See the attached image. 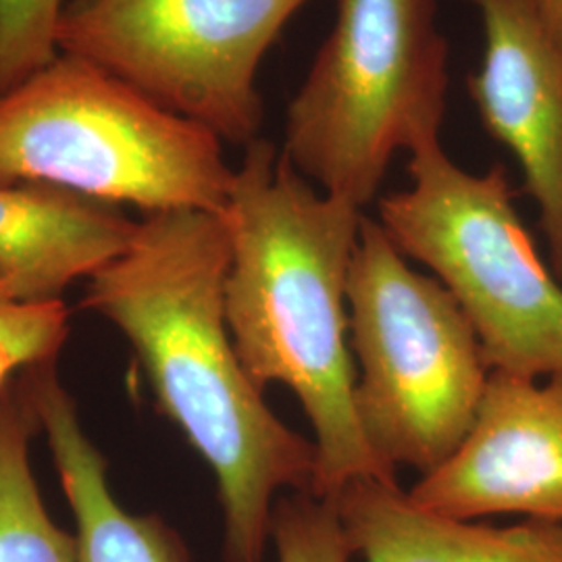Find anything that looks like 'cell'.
Returning <instances> with one entry per match:
<instances>
[{
	"label": "cell",
	"instance_id": "obj_5",
	"mask_svg": "<svg viewBox=\"0 0 562 562\" xmlns=\"http://www.w3.org/2000/svg\"><path fill=\"white\" fill-rule=\"evenodd\" d=\"M348 338L369 448L394 471L431 473L467 438L490 367L452 294L367 215L348 276Z\"/></svg>",
	"mask_w": 562,
	"mask_h": 562
},
{
	"label": "cell",
	"instance_id": "obj_8",
	"mask_svg": "<svg viewBox=\"0 0 562 562\" xmlns=\"http://www.w3.org/2000/svg\"><path fill=\"white\" fill-rule=\"evenodd\" d=\"M408 496L462 521L521 515L562 522V375L540 382L490 371L467 438Z\"/></svg>",
	"mask_w": 562,
	"mask_h": 562
},
{
	"label": "cell",
	"instance_id": "obj_1",
	"mask_svg": "<svg viewBox=\"0 0 562 562\" xmlns=\"http://www.w3.org/2000/svg\"><path fill=\"white\" fill-rule=\"evenodd\" d=\"M229 234L206 211L150 213L88 278L81 306L120 327L157 406L209 464L223 562H262L281 490L311 494L315 443L269 408L225 319Z\"/></svg>",
	"mask_w": 562,
	"mask_h": 562
},
{
	"label": "cell",
	"instance_id": "obj_6",
	"mask_svg": "<svg viewBox=\"0 0 562 562\" xmlns=\"http://www.w3.org/2000/svg\"><path fill=\"white\" fill-rule=\"evenodd\" d=\"M411 186L378 202V222L461 306L490 371L562 375V281L515 209L508 171L469 173L442 142L411 153Z\"/></svg>",
	"mask_w": 562,
	"mask_h": 562
},
{
	"label": "cell",
	"instance_id": "obj_4",
	"mask_svg": "<svg viewBox=\"0 0 562 562\" xmlns=\"http://www.w3.org/2000/svg\"><path fill=\"white\" fill-rule=\"evenodd\" d=\"M448 55L438 0H336L285 109L281 155L325 194L364 209L401 150L440 140Z\"/></svg>",
	"mask_w": 562,
	"mask_h": 562
},
{
	"label": "cell",
	"instance_id": "obj_16",
	"mask_svg": "<svg viewBox=\"0 0 562 562\" xmlns=\"http://www.w3.org/2000/svg\"><path fill=\"white\" fill-rule=\"evenodd\" d=\"M67 0H0V94L57 59Z\"/></svg>",
	"mask_w": 562,
	"mask_h": 562
},
{
	"label": "cell",
	"instance_id": "obj_3",
	"mask_svg": "<svg viewBox=\"0 0 562 562\" xmlns=\"http://www.w3.org/2000/svg\"><path fill=\"white\" fill-rule=\"evenodd\" d=\"M234 171L213 132L74 55L0 94V186H50L144 215H223Z\"/></svg>",
	"mask_w": 562,
	"mask_h": 562
},
{
	"label": "cell",
	"instance_id": "obj_10",
	"mask_svg": "<svg viewBox=\"0 0 562 562\" xmlns=\"http://www.w3.org/2000/svg\"><path fill=\"white\" fill-rule=\"evenodd\" d=\"M331 503L362 562H562V522L450 519L380 480L348 483Z\"/></svg>",
	"mask_w": 562,
	"mask_h": 562
},
{
	"label": "cell",
	"instance_id": "obj_15",
	"mask_svg": "<svg viewBox=\"0 0 562 562\" xmlns=\"http://www.w3.org/2000/svg\"><path fill=\"white\" fill-rule=\"evenodd\" d=\"M271 543L278 562H350L355 552L331 501L292 492L273 508Z\"/></svg>",
	"mask_w": 562,
	"mask_h": 562
},
{
	"label": "cell",
	"instance_id": "obj_14",
	"mask_svg": "<svg viewBox=\"0 0 562 562\" xmlns=\"http://www.w3.org/2000/svg\"><path fill=\"white\" fill-rule=\"evenodd\" d=\"M69 336V311L60 299H15L0 281V390L23 371L57 361Z\"/></svg>",
	"mask_w": 562,
	"mask_h": 562
},
{
	"label": "cell",
	"instance_id": "obj_12",
	"mask_svg": "<svg viewBox=\"0 0 562 562\" xmlns=\"http://www.w3.org/2000/svg\"><path fill=\"white\" fill-rule=\"evenodd\" d=\"M60 487L76 517L78 562H190L180 533L157 515H132L113 496L106 461L81 427L57 361L25 371Z\"/></svg>",
	"mask_w": 562,
	"mask_h": 562
},
{
	"label": "cell",
	"instance_id": "obj_13",
	"mask_svg": "<svg viewBox=\"0 0 562 562\" xmlns=\"http://www.w3.org/2000/svg\"><path fill=\"white\" fill-rule=\"evenodd\" d=\"M41 431L23 371L0 390V562H78L76 536L50 519L30 464Z\"/></svg>",
	"mask_w": 562,
	"mask_h": 562
},
{
	"label": "cell",
	"instance_id": "obj_17",
	"mask_svg": "<svg viewBox=\"0 0 562 562\" xmlns=\"http://www.w3.org/2000/svg\"><path fill=\"white\" fill-rule=\"evenodd\" d=\"M543 25L562 55V0H538Z\"/></svg>",
	"mask_w": 562,
	"mask_h": 562
},
{
	"label": "cell",
	"instance_id": "obj_11",
	"mask_svg": "<svg viewBox=\"0 0 562 562\" xmlns=\"http://www.w3.org/2000/svg\"><path fill=\"white\" fill-rule=\"evenodd\" d=\"M120 206L50 186H0V281L20 301H57L130 244Z\"/></svg>",
	"mask_w": 562,
	"mask_h": 562
},
{
	"label": "cell",
	"instance_id": "obj_2",
	"mask_svg": "<svg viewBox=\"0 0 562 562\" xmlns=\"http://www.w3.org/2000/svg\"><path fill=\"white\" fill-rule=\"evenodd\" d=\"M225 319L250 380L292 390L313 427V496L396 482L362 436L348 338V276L364 213L301 176L273 142L244 146L222 215Z\"/></svg>",
	"mask_w": 562,
	"mask_h": 562
},
{
	"label": "cell",
	"instance_id": "obj_7",
	"mask_svg": "<svg viewBox=\"0 0 562 562\" xmlns=\"http://www.w3.org/2000/svg\"><path fill=\"white\" fill-rule=\"evenodd\" d=\"M308 0H67L57 48L223 142L261 138L259 69Z\"/></svg>",
	"mask_w": 562,
	"mask_h": 562
},
{
	"label": "cell",
	"instance_id": "obj_9",
	"mask_svg": "<svg viewBox=\"0 0 562 562\" xmlns=\"http://www.w3.org/2000/svg\"><path fill=\"white\" fill-rule=\"evenodd\" d=\"M483 27L482 67L467 78L485 132L521 165L562 281V55L538 0H467Z\"/></svg>",
	"mask_w": 562,
	"mask_h": 562
}]
</instances>
